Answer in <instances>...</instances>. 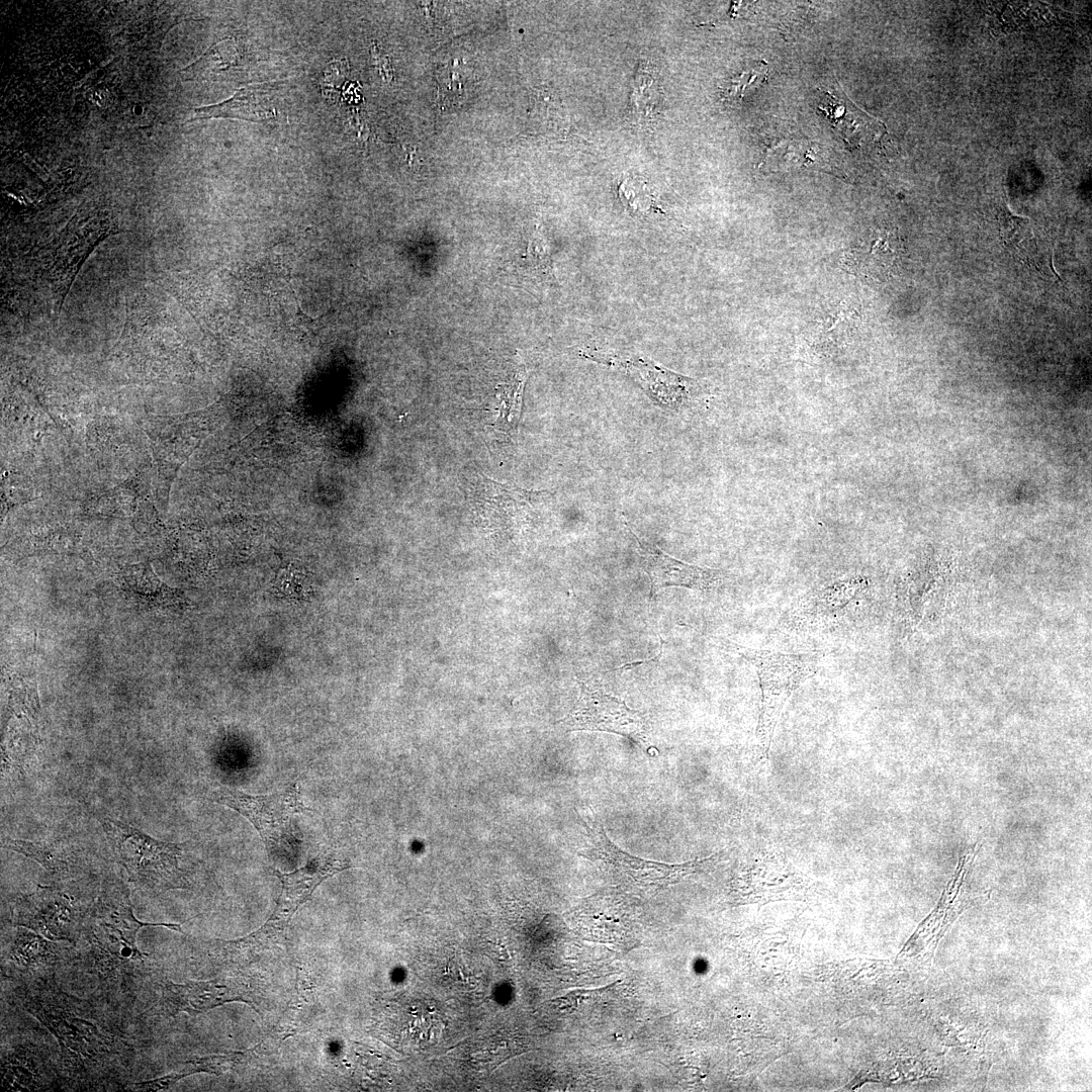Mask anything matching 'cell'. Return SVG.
<instances>
[{"instance_id": "1", "label": "cell", "mask_w": 1092, "mask_h": 1092, "mask_svg": "<svg viewBox=\"0 0 1092 1092\" xmlns=\"http://www.w3.org/2000/svg\"><path fill=\"white\" fill-rule=\"evenodd\" d=\"M10 999L56 1039L66 1090H125L133 1082L149 1038L124 1009L68 993L56 977L15 984Z\"/></svg>"}, {"instance_id": "2", "label": "cell", "mask_w": 1092, "mask_h": 1092, "mask_svg": "<svg viewBox=\"0 0 1092 1092\" xmlns=\"http://www.w3.org/2000/svg\"><path fill=\"white\" fill-rule=\"evenodd\" d=\"M145 926L181 931L179 924L140 921L133 914L124 884L105 880L81 936L85 951L75 958L81 961L85 974L93 977L95 997L126 1010L143 989L162 980L158 967L138 946L139 931Z\"/></svg>"}, {"instance_id": "3", "label": "cell", "mask_w": 1092, "mask_h": 1092, "mask_svg": "<svg viewBox=\"0 0 1092 1092\" xmlns=\"http://www.w3.org/2000/svg\"><path fill=\"white\" fill-rule=\"evenodd\" d=\"M586 834L580 855L589 859L618 884L643 892H656L676 884L687 876L715 864L720 853L684 863H664L634 856L619 848L603 825L589 813L584 817Z\"/></svg>"}, {"instance_id": "4", "label": "cell", "mask_w": 1092, "mask_h": 1092, "mask_svg": "<svg viewBox=\"0 0 1092 1092\" xmlns=\"http://www.w3.org/2000/svg\"><path fill=\"white\" fill-rule=\"evenodd\" d=\"M101 824L116 858L138 888L155 894L189 888L180 866V845L156 840L112 818H102Z\"/></svg>"}, {"instance_id": "5", "label": "cell", "mask_w": 1092, "mask_h": 1092, "mask_svg": "<svg viewBox=\"0 0 1092 1092\" xmlns=\"http://www.w3.org/2000/svg\"><path fill=\"white\" fill-rule=\"evenodd\" d=\"M734 647L753 665L759 678L761 703L755 735L760 757L767 759L775 729L785 705L795 691L817 672L824 653H786L737 644H734Z\"/></svg>"}, {"instance_id": "6", "label": "cell", "mask_w": 1092, "mask_h": 1092, "mask_svg": "<svg viewBox=\"0 0 1092 1092\" xmlns=\"http://www.w3.org/2000/svg\"><path fill=\"white\" fill-rule=\"evenodd\" d=\"M209 799L245 816L258 830L269 853L294 851L297 838L293 820L307 810L300 800L297 781L263 796L220 787L210 793Z\"/></svg>"}, {"instance_id": "7", "label": "cell", "mask_w": 1092, "mask_h": 1092, "mask_svg": "<svg viewBox=\"0 0 1092 1092\" xmlns=\"http://www.w3.org/2000/svg\"><path fill=\"white\" fill-rule=\"evenodd\" d=\"M93 902L82 904L61 888L38 886L11 902L10 923L77 946Z\"/></svg>"}, {"instance_id": "8", "label": "cell", "mask_w": 1092, "mask_h": 1092, "mask_svg": "<svg viewBox=\"0 0 1092 1092\" xmlns=\"http://www.w3.org/2000/svg\"><path fill=\"white\" fill-rule=\"evenodd\" d=\"M468 499L483 530L494 537L512 538L533 521L547 491H531L497 482L482 474L473 476L467 488Z\"/></svg>"}, {"instance_id": "9", "label": "cell", "mask_w": 1092, "mask_h": 1092, "mask_svg": "<svg viewBox=\"0 0 1092 1092\" xmlns=\"http://www.w3.org/2000/svg\"><path fill=\"white\" fill-rule=\"evenodd\" d=\"M1 1085L4 1091L66 1090L59 1049L36 1034L2 1033Z\"/></svg>"}, {"instance_id": "10", "label": "cell", "mask_w": 1092, "mask_h": 1092, "mask_svg": "<svg viewBox=\"0 0 1092 1092\" xmlns=\"http://www.w3.org/2000/svg\"><path fill=\"white\" fill-rule=\"evenodd\" d=\"M810 880L776 849L759 851L740 870L730 885L732 904L798 899L806 895Z\"/></svg>"}, {"instance_id": "11", "label": "cell", "mask_w": 1092, "mask_h": 1092, "mask_svg": "<svg viewBox=\"0 0 1092 1092\" xmlns=\"http://www.w3.org/2000/svg\"><path fill=\"white\" fill-rule=\"evenodd\" d=\"M2 935L1 973L14 984L55 977L57 971L74 961L77 946L51 940L28 928L13 926Z\"/></svg>"}, {"instance_id": "12", "label": "cell", "mask_w": 1092, "mask_h": 1092, "mask_svg": "<svg viewBox=\"0 0 1092 1092\" xmlns=\"http://www.w3.org/2000/svg\"><path fill=\"white\" fill-rule=\"evenodd\" d=\"M568 916L583 937L595 941L631 946L639 932V907L619 889H607L583 899Z\"/></svg>"}, {"instance_id": "13", "label": "cell", "mask_w": 1092, "mask_h": 1092, "mask_svg": "<svg viewBox=\"0 0 1092 1092\" xmlns=\"http://www.w3.org/2000/svg\"><path fill=\"white\" fill-rule=\"evenodd\" d=\"M580 684L579 697L560 722L568 730L604 731L646 744L650 725L645 713L631 709L614 696Z\"/></svg>"}, {"instance_id": "14", "label": "cell", "mask_w": 1092, "mask_h": 1092, "mask_svg": "<svg viewBox=\"0 0 1092 1092\" xmlns=\"http://www.w3.org/2000/svg\"><path fill=\"white\" fill-rule=\"evenodd\" d=\"M581 354L594 362L629 375L651 398L668 407L681 406L701 389L697 380L668 370L645 357L595 349L582 351Z\"/></svg>"}, {"instance_id": "15", "label": "cell", "mask_w": 1092, "mask_h": 1092, "mask_svg": "<svg viewBox=\"0 0 1092 1092\" xmlns=\"http://www.w3.org/2000/svg\"><path fill=\"white\" fill-rule=\"evenodd\" d=\"M350 867L347 859L341 858L331 849L318 853L305 867L294 872L274 874L282 883V892L278 904L269 920L254 935L243 939L246 942H266L283 931L291 916L312 894L314 889L327 878Z\"/></svg>"}, {"instance_id": "16", "label": "cell", "mask_w": 1092, "mask_h": 1092, "mask_svg": "<svg viewBox=\"0 0 1092 1092\" xmlns=\"http://www.w3.org/2000/svg\"><path fill=\"white\" fill-rule=\"evenodd\" d=\"M110 230L109 224L89 222L80 228H68L46 248L41 260V278L56 309L59 310L78 270L94 246Z\"/></svg>"}, {"instance_id": "17", "label": "cell", "mask_w": 1092, "mask_h": 1092, "mask_svg": "<svg viewBox=\"0 0 1092 1092\" xmlns=\"http://www.w3.org/2000/svg\"><path fill=\"white\" fill-rule=\"evenodd\" d=\"M861 587L858 577H836L815 584L799 596L784 619L796 629L819 627L843 616Z\"/></svg>"}, {"instance_id": "18", "label": "cell", "mask_w": 1092, "mask_h": 1092, "mask_svg": "<svg viewBox=\"0 0 1092 1092\" xmlns=\"http://www.w3.org/2000/svg\"><path fill=\"white\" fill-rule=\"evenodd\" d=\"M627 528L635 540L642 568L650 578V601L662 587L684 586L697 590H708L717 587L723 581L724 574L721 570L701 567L675 559L657 546L639 538L628 526Z\"/></svg>"}, {"instance_id": "19", "label": "cell", "mask_w": 1092, "mask_h": 1092, "mask_svg": "<svg viewBox=\"0 0 1092 1092\" xmlns=\"http://www.w3.org/2000/svg\"><path fill=\"white\" fill-rule=\"evenodd\" d=\"M157 1005L168 1015L197 1014L228 1002L242 1000L236 983L224 979L174 983L161 980Z\"/></svg>"}, {"instance_id": "20", "label": "cell", "mask_w": 1092, "mask_h": 1092, "mask_svg": "<svg viewBox=\"0 0 1092 1092\" xmlns=\"http://www.w3.org/2000/svg\"><path fill=\"white\" fill-rule=\"evenodd\" d=\"M274 116L275 111L264 92L251 87H244L223 102L194 108L191 120L229 117L259 122L267 121Z\"/></svg>"}, {"instance_id": "21", "label": "cell", "mask_w": 1092, "mask_h": 1092, "mask_svg": "<svg viewBox=\"0 0 1092 1092\" xmlns=\"http://www.w3.org/2000/svg\"><path fill=\"white\" fill-rule=\"evenodd\" d=\"M4 846L37 861L58 880H68L79 872L76 857L62 845L17 839L7 840Z\"/></svg>"}, {"instance_id": "22", "label": "cell", "mask_w": 1092, "mask_h": 1092, "mask_svg": "<svg viewBox=\"0 0 1092 1092\" xmlns=\"http://www.w3.org/2000/svg\"><path fill=\"white\" fill-rule=\"evenodd\" d=\"M239 58L240 55L235 40L225 38L209 48L193 64L186 67L183 73L190 79L217 73L237 65Z\"/></svg>"}, {"instance_id": "23", "label": "cell", "mask_w": 1092, "mask_h": 1092, "mask_svg": "<svg viewBox=\"0 0 1092 1092\" xmlns=\"http://www.w3.org/2000/svg\"><path fill=\"white\" fill-rule=\"evenodd\" d=\"M527 268L546 281H554L549 247L542 234L536 232L526 250Z\"/></svg>"}, {"instance_id": "24", "label": "cell", "mask_w": 1092, "mask_h": 1092, "mask_svg": "<svg viewBox=\"0 0 1092 1092\" xmlns=\"http://www.w3.org/2000/svg\"><path fill=\"white\" fill-rule=\"evenodd\" d=\"M768 70L765 62H755L747 70L729 80L724 89V95L728 100L743 98L745 91L756 85H761L767 78Z\"/></svg>"}, {"instance_id": "25", "label": "cell", "mask_w": 1092, "mask_h": 1092, "mask_svg": "<svg viewBox=\"0 0 1092 1092\" xmlns=\"http://www.w3.org/2000/svg\"><path fill=\"white\" fill-rule=\"evenodd\" d=\"M619 196L622 202L634 211H646L654 203L646 184L633 177L621 182Z\"/></svg>"}, {"instance_id": "26", "label": "cell", "mask_w": 1092, "mask_h": 1092, "mask_svg": "<svg viewBox=\"0 0 1092 1092\" xmlns=\"http://www.w3.org/2000/svg\"><path fill=\"white\" fill-rule=\"evenodd\" d=\"M240 1059L239 1053H230L225 1055H211L204 1057H195L185 1063L186 1069L192 1074L196 1073H208L213 1075H220L231 1070Z\"/></svg>"}, {"instance_id": "27", "label": "cell", "mask_w": 1092, "mask_h": 1092, "mask_svg": "<svg viewBox=\"0 0 1092 1092\" xmlns=\"http://www.w3.org/2000/svg\"><path fill=\"white\" fill-rule=\"evenodd\" d=\"M192 1075L190 1071L184 1069L180 1072H173L162 1077H158L152 1080L139 1081L130 1083L125 1090L129 1091H166L171 1089L182 1078Z\"/></svg>"}, {"instance_id": "28", "label": "cell", "mask_w": 1092, "mask_h": 1092, "mask_svg": "<svg viewBox=\"0 0 1092 1092\" xmlns=\"http://www.w3.org/2000/svg\"><path fill=\"white\" fill-rule=\"evenodd\" d=\"M349 72V66L346 60H337L331 62L324 71L321 86L323 92H331L345 79Z\"/></svg>"}, {"instance_id": "29", "label": "cell", "mask_w": 1092, "mask_h": 1092, "mask_svg": "<svg viewBox=\"0 0 1092 1092\" xmlns=\"http://www.w3.org/2000/svg\"><path fill=\"white\" fill-rule=\"evenodd\" d=\"M370 55L375 67L377 68L383 80L386 82L391 81L393 77V70L389 58L381 54L376 43H373L371 46Z\"/></svg>"}]
</instances>
